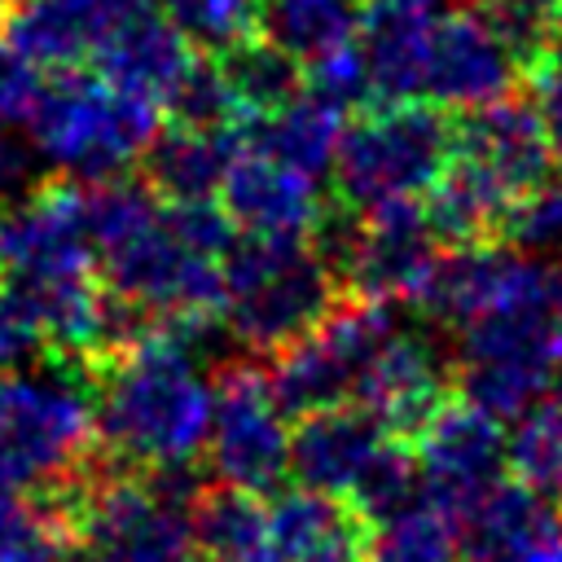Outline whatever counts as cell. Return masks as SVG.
<instances>
[{
	"label": "cell",
	"mask_w": 562,
	"mask_h": 562,
	"mask_svg": "<svg viewBox=\"0 0 562 562\" xmlns=\"http://www.w3.org/2000/svg\"><path fill=\"white\" fill-rule=\"evenodd\" d=\"M105 0H9L0 13V40L35 70H75L97 53L114 26Z\"/></svg>",
	"instance_id": "cell-20"
},
{
	"label": "cell",
	"mask_w": 562,
	"mask_h": 562,
	"mask_svg": "<svg viewBox=\"0 0 562 562\" xmlns=\"http://www.w3.org/2000/svg\"><path fill=\"white\" fill-rule=\"evenodd\" d=\"M97 439V400L79 373H0V492L44 496L79 479Z\"/></svg>",
	"instance_id": "cell-3"
},
{
	"label": "cell",
	"mask_w": 562,
	"mask_h": 562,
	"mask_svg": "<svg viewBox=\"0 0 562 562\" xmlns=\"http://www.w3.org/2000/svg\"><path fill=\"white\" fill-rule=\"evenodd\" d=\"M66 514L40 496L0 492V562H61Z\"/></svg>",
	"instance_id": "cell-32"
},
{
	"label": "cell",
	"mask_w": 562,
	"mask_h": 562,
	"mask_svg": "<svg viewBox=\"0 0 562 562\" xmlns=\"http://www.w3.org/2000/svg\"><path fill=\"white\" fill-rule=\"evenodd\" d=\"M97 439L149 474H184L206 452L211 382L193 342L167 325L145 329L110 360L97 386Z\"/></svg>",
	"instance_id": "cell-1"
},
{
	"label": "cell",
	"mask_w": 562,
	"mask_h": 562,
	"mask_svg": "<svg viewBox=\"0 0 562 562\" xmlns=\"http://www.w3.org/2000/svg\"><path fill=\"white\" fill-rule=\"evenodd\" d=\"M360 13L351 0H259V31L299 66L356 40Z\"/></svg>",
	"instance_id": "cell-25"
},
{
	"label": "cell",
	"mask_w": 562,
	"mask_h": 562,
	"mask_svg": "<svg viewBox=\"0 0 562 562\" xmlns=\"http://www.w3.org/2000/svg\"><path fill=\"white\" fill-rule=\"evenodd\" d=\"M452 158V123L422 101H382L347 123L334 189L347 206L373 211L426 193Z\"/></svg>",
	"instance_id": "cell-5"
},
{
	"label": "cell",
	"mask_w": 562,
	"mask_h": 562,
	"mask_svg": "<svg viewBox=\"0 0 562 562\" xmlns=\"http://www.w3.org/2000/svg\"><path fill=\"white\" fill-rule=\"evenodd\" d=\"M180 474L105 479L75 487L61 505L75 562H189L193 558V505Z\"/></svg>",
	"instance_id": "cell-6"
},
{
	"label": "cell",
	"mask_w": 562,
	"mask_h": 562,
	"mask_svg": "<svg viewBox=\"0 0 562 562\" xmlns=\"http://www.w3.org/2000/svg\"><path fill=\"white\" fill-rule=\"evenodd\" d=\"M501 237L522 255L562 250V180H540L522 198L509 202L501 220Z\"/></svg>",
	"instance_id": "cell-34"
},
{
	"label": "cell",
	"mask_w": 562,
	"mask_h": 562,
	"mask_svg": "<svg viewBox=\"0 0 562 562\" xmlns=\"http://www.w3.org/2000/svg\"><path fill=\"white\" fill-rule=\"evenodd\" d=\"M518 562H562V527H553L544 540H536Z\"/></svg>",
	"instance_id": "cell-41"
},
{
	"label": "cell",
	"mask_w": 562,
	"mask_h": 562,
	"mask_svg": "<svg viewBox=\"0 0 562 562\" xmlns=\"http://www.w3.org/2000/svg\"><path fill=\"white\" fill-rule=\"evenodd\" d=\"M422 501L461 522L505 474V426L470 400H443L417 426Z\"/></svg>",
	"instance_id": "cell-9"
},
{
	"label": "cell",
	"mask_w": 562,
	"mask_h": 562,
	"mask_svg": "<svg viewBox=\"0 0 562 562\" xmlns=\"http://www.w3.org/2000/svg\"><path fill=\"white\" fill-rule=\"evenodd\" d=\"M97 255L83 220V189L53 184L0 206V277L18 290H44L92 277Z\"/></svg>",
	"instance_id": "cell-10"
},
{
	"label": "cell",
	"mask_w": 562,
	"mask_h": 562,
	"mask_svg": "<svg viewBox=\"0 0 562 562\" xmlns=\"http://www.w3.org/2000/svg\"><path fill=\"white\" fill-rule=\"evenodd\" d=\"M514 48L496 35L487 13L479 9H443L430 48H426V75L422 97L448 110H479L501 97H509L514 83Z\"/></svg>",
	"instance_id": "cell-13"
},
{
	"label": "cell",
	"mask_w": 562,
	"mask_h": 562,
	"mask_svg": "<svg viewBox=\"0 0 562 562\" xmlns=\"http://www.w3.org/2000/svg\"><path fill=\"white\" fill-rule=\"evenodd\" d=\"M540 272V263L514 246H483V241H465L452 250H439L422 290L413 294V303L452 329H465L474 316H483L487 307H496L505 294H514L522 281H531Z\"/></svg>",
	"instance_id": "cell-15"
},
{
	"label": "cell",
	"mask_w": 562,
	"mask_h": 562,
	"mask_svg": "<svg viewBox=\"0 0 562 562\" xmlns=\"http://www.w3.org/2000/svg\"><path fill=\"white\" fill-rule=\"evenodd\" d=\"M290 413L255 364H233L211 386L206 457L224 487L268 496L290 474Z\"/></svg>",
	"instance_id": "cell-8"
},
{
	"label": "cell",
	"mask_w": 562,
	"mask_h": 562,
	"mask_svg": "<svg viewBox=\"0 0 562 562\" xmlns=\"http://www.w3.org/2000/svg\"><path fill=\"white\" fill-rule=\"evenodd\" d=\"M347 110L329 105L325 97L316 92H299L290 97L281 110L272 114H259V119H241V140L272 154L277 162L321 180L325 171H334V158H338V145H342V123Z\"/></svg>",
	"instance_id": "cell-23"
},
{
	"label": "cell",
	"mask_w": 562,
	"mask_h": 562,
	"mask_svg": "<svg viewBox=\"0 0 562 562\" xmlns=\"http://www.w3.org/2000/svg\"><path fill=\"white\" fill-rule=\"evenodd\" d=\"M215 198L250 237H312V228L325 220L316 180L246 140L228 162Z\"/></svg>",
	"instance_id": "cell-14"
},
{
	"label": "cell",
	"mask_w": 562,
	"mask_h": 562,
	"mask_svg": "<svg viewBox=\"0 0 562 562\" xmlns=\"http://www.w3.org/2000/svg\"><path fill=\"white\" fill-rule=\"evenodd\" d=\"M483 13L522 61L544 57L562 31V0H487Z\"/></svg>",
	"instance_id": "cell-35"
},
{
	"label": "cell",
	"mask_w": 562,
	"mask_h": 562,
	"mask_svg": "<svg viewBox=\"0 0 562 562\" xmlns=\"http://www.w3.org/2000/svg\"><path fill=\"white\" fill-rule=\"evenodd\" d=\"M334 307V263L312 237H241L224 255V325L250 351H281Z\"/></svg>",
	"instance_id": "cell-4"
},
{
	"label": "cell",
	"mask_w": 562,
	"mask_h": 562,
	"mask_svg": "<svg viewBox=\"0 0 562 562\" xmlns=\"http://www.w3.org/2000/svg\"><path fill=\"white\" fill-rule=\"evenodd\" d=\"M40 347H44V334H40L35 312H31L26 299L4 281V285H0V373L22 369Z\"/></svg>",
	"instance_id": "cell-37"
},
{
	"label": "cell",
	"mask_w": 562,
	"mask_h": 562,
	"mask_svg": "<svg viewBox=\"0 0 562 562\" xmlns=\"http://www.w3.org/2000/svg\"><path fill=\"white\" fill-rule=\"evenodd\" d=\"M22 171H26V162H22L18 145H9V140L0 136V193H9V189L22 180Z\"/></svg>",
	"instance_id": "cell-40"
},
{
	"label": "cell",
	"mask_w": 562,
	"mask_h": 562,
	"mask_svg": "<svg viewBox=\"0 0 562 562\" xmlns=\"http://www.w3.org/2000/svg\"><path fill=\"white\" fill-rule=\"evenodd\" d=\"M443 18V0H369L360 9L356 44L369 66L378 101H417L426 48Z\"/></svg>",
	"instance_id": "cell-16"
},
{
	"label": "cell",
	"mask_w": 562,
	"mask_h": 562,
	"mask_svg": "<svg viewBox=\"0 0 562 562\" xmlns=\"http://www.w3.org/2000/svg\"><path fill=\"white\" fill-rule=\"evenodd\" d=\"M241 149V127H202V123H176L162 127L145 154L149 162V184L171 198V202H189V198H215L220 180L228 171V162Z\"/></svg>",
	"instance_id": "cell-24"
},
{
	"label": "cell",
	"mask_w": 562,
	"mask_h": 562,
	"mask_svg": "<svg viewBox=\"0 0 562 562\" xmlns=\"http://www.w3.org/2000/svg\"><path fill=\"white\" fill-rule=\"evenodd\" d=\"M224 70H228V83L237 92V105H241V119H259V114H272L281 110L290 97H299L303 79H299V61L285 57L277 44L268 40H250L233 53L220 57Z\"/></svg>",
	"instance_id": "cell-29"
},
{
	"label": "cell",
	"mask_w": 562,
	"mask_h": 562,
	"mask_svg": "<svg viewBox=\"0 0 562 562\" xmlns=\"http://www.w3.org/2000/svg\"><path fill=\"white\" fill-rule=\"evenodd\" d=\"M360 562H461L457 522L417 501L413 509L369 531Z\"/></svg>",
	"instance_id": "cell-30"
},
{
	"label": "cell",
	"mask_w": 562,
	"mask_h": 562,
	"mask_svg": "<svg viewBox=\"0 0 562 562\" xmlns=\"http://www.w3.org/2000/svg\"><path fill=\"white\" fill-rule=\"evenodd\" d=\"M171 26L211 57L259 40V0H167Z\"/></svg>",
	"instance_id": "cell-31"
},
{
	"label": "cell",
	"mask_w": 562,
	"mask_h": 562,
	"mask_svg": "<svg viewBox=\"0 0 562 562\" xmlns=\"http://www.w3.org/2000/svg\"><path fill=\"white\" fill-rule=\"evenodd\" d=\"M0 4H9V0H0Z\"/></svg>",
	"instance_id": "cell-44"
},
{
	"label": "cell",
	"mask_w": 562,
	"mask_h": 562,
	"mask_svg": "<svg viewBox=\"0 0 562 562\" xmlns=\"http://www.w3.org/2000/svg\"><path fill=\"white\" fill-rule=\"evenodd\" d=\"M307 92L325 97V101L338 105V110H351V105L369 101V97H373V83H369V66H364L360 44L351 40V44H342V48L316 57V61L307 66Z\"/></svg>",
	"instance_id": "cell-36"
},
{
	"label": "cell",
	"mask_w": 562,
	"mask_h": 562,
	"mask_svg": "<svg viewBox=\"0 0 562 562\" xmlns=\"http://www.w3.org/2000/svg\"><path fill=\"white\" fill-rule=\"evenodd\" d=\"M553 338H558V364H562V268L553 272Z\"/></svg>",
	"instance_id": "cell-42"
},
{
	"label": "cell",
	"mask_w": 562,
	"mask_h": 562,
	"mask_svg": "<svg viewBox=\"0 0 562 562\" xmlns=\"http://www.w3.org/2000/svg\"><path fill=\"white\" fill-rule=\"evenodd\" d=\"M347 501H351V514H356L369 531L382 527V522H391L395 514L413 509V505L422 501L417 457H413L404 443L386 439V443L369 457V465L360 470V479L351 483Z\"/></svg>",
	"instance_id": "cell-28"
},
{
	"label": "cell",
	"mask_w": 562,
	"mask_h": 562,
	"mask_svg": "<svg viewBox=\"0 0 562 562\" xmlns=\"http://www.w3.org/2000/svg\"><path fill=\"white\" fill-rule=\"evenodd\" d=\"M439 255V237L417 198L360 211V220L338 241V277L356 299H413Z\"/></svg>",
	"instance_id": "cell-11"
},
{
	"label": "cell",
	"mask_w": 562,
	"mask_h": 562,
	"mask_svg": "<svg viewBox=\"0 0 562 562\" xmlns=\"http://www.w3.org/2000/svg\"><path fill=\"white\" fill-rule=\"evenodd\" d=\"M391 439V430L360 404H334L299 417L290 435V474L325 496H347L369 457Z\"/></svg>",
	"instance_id": "cell-17"
},
{
	"label": "cell",
	"mask_w": 562,
	"mask_h": 562,
	"mask_svg": "<svg viewBox=\"0 0 562 562\" xmlns=\"http://www.w3.org/2000/svg\"><path fill=\"white\" fill-rule=\"evenodd\" d=\"M167 110L176 114V123H202V127H233V123H241V105H237V92L228 83V70L211 53L193 57V66L180 79V88L167 101Z\"/></svg>",
	"instance_id": "cell-33"
},
{
	"label": "cell",
	"mask_w": 562,
	"mask_h": 562,
	"mask_svg": "<svg viewBox=\"0 0 562 562\" xmlns=\"http://www.w3.org/2000/svg\"><path fill=\"white\" fill-rule=\"evenodd\" d=\"M452 162H461L470 176H479L505 206L536 189L549 167V140L527 101H492L479 110H465V119L452 127Z\"/></svg>",
	"instance_id": "cell-12"
},
{
	"label": "cell",
	"mask_w": 562,
	"mask_h": 562,
	"mask_svg": "<svg viewBox=\"0 0 562 562\" xmlns=\"http://www.w3.org/2000/svg\"><path fill=\"white\" fill-rule=\"evenodd\" d=\"M553 527H562L558 501L531 492L518 479H501L457 522V544H461V558L465 562H518Z\"/></svg>",
	"instance_id": "cell-22"
},
{
	"label": "cell",
	"mask_w": 562,
	"mask_h": 562,
	"mask_svg": "<svg viewBox=\"0 0 562 562\" xmlns=\"http://www.w3.org/2000/svg\"><path fill=\"white\" fill-rule=\"evenodd\" d=\"M193 57H198V48L171 26L167 13H154V9L119 18L92 53L97 75L149 97L154 105H167L176 97Z\"/></svg>",
	"instance_id": "cell-19"
},
{
	"label": "cell",
	"mask_w": 562,
	"mask_h": 562,
	"mask_svg": "<svg viewBox=\"0 0 562 562\" xmlns=\"http://www.w3.org/2000/svg\"><path fill=\"white\" fill-rule=\"evenodd\" d=\"M391 435H417V426L443 404V360L439 351L408 329H395L386 347L360 378L356 400Z\"/></svg>",
	"instance_id": "cell-18"
},
{
	"label": "cell",
	"mask_w": 562,
	"mask_h": 562,
	"mask_svg": "<svg viewBox=\"0 0 562 562\" xmlns=\"http://www.w3.org/2000/svg\"><path fill=\"white\" fill-rule=\"evenodd\" d=\"M193 544L211 562H237L268 549V509L259 496L220 487L193 505Z\"/></svg>",
	"instance_id": "cell-27"
},
{
	"label": "cell",
	"mask_w": 562,
	"mask_h": 562,
	"mask_svg": "<svg viewBox=\"0 0 562 562\" xmlns=\"http://www.w3.org/2000/svg\"><path fill=\"white\" fill-rule=\"evenodd\" d=\"M395 329L400 321L391 303H378V299L334 303L303 338L277 351L268 382L281 408L290 417H307L316 408L351 404L364 369L373 364V356L386 347Z\"/></svg>",
	"instance_id": "cell-7"
},
{
	"label": "cell",
	"mask_w": 562,
	"mask_h": 562,
	"mask_svg": "<svg viewBox=\"0 0 562 562\" xmlns=\"http://www.w3.org/2000/svg\"><path fill=\"white\" fill-rule=\"evenodd\" d=\"M369 527L334 496L299 487L268 505V549L281 562H360Z\"/></svg>",
	"instance_id": "cell-21"
},
{
	"label": "cell",
	"mask_w": 562,
	"mask_h": 562,
	"mask_svg": "<svg viewBox=\"0 0 562 562\" xmlns=\"http://www.w3.org/2000/svg\"><path fill=\"white\" fill-rule=\"evenodd\" d=\"M26 132L31 149L48 167L97 184L123 176L136 158H145L154 136L162 132V119L149 97L110 83L105 75L57 70L40 83Z\"/></svg>",
	"instance_id": "cell-2"
},
{
	"label": "cell",
	"mask_w": 562,
	"mask_h": 562,
	"mask_svg": "<svg viewBox=\"0 0 562 562\" xmlns=\"http://www.w3.org/2000/svg\"><path fill=\"white\" fill-rule=\"evenodd\" d=\"M110 9H114V18H132V13H145V9H154L158 0H105Z\"/></svg>",
	"instance_id": "cell-43"
},
{
	"label": "cell",
	"mask_w": 562,
	"mask_h": 562,
	"mask_svg": "<svg viewBox=\"0 0 562 562\" xmlns=\"http://www.w3.org/2000/svg\"><path fill=\"white\" fill-rule=\"evenodd\" d=\"M505 461L518 483L562 505V395L544 391L518 417H509Z\"/></svg>",
	"instance_id": "cell-26"
},
{
	"label": "cell",
	"mask_w": 562,
	"mask_h": 562,
	"mask_svg": "<svg viewBox=\"0 0 562 562\" xmlns=\"http://www.w3.org/2000/svg\"><path fill=\"white\" fill-rule=\"evenodd\" d=\"M531 110L544 127V140H549V154L553 162L562 167V57L558 53H544L531 61Z\"/></svg>",
	"instance_id": "cell-38"
},
{
	"label": "cell",
	"mask_w": 562,
	"mask_h": 562,
	"mask_svg": "<svg viewBox=\"0 0 562 562\" xmlns=\"http://www.w3.org/2000/svg\"><path fill=\"white\" fill-rule=\"evenodd\" d=\"M40 83H44L40 70H35L26 57H18V53L0 40V136H4V127L26 123Z\"/></svg>",
	"instance_id": "cell-39"
}]
</instances>
